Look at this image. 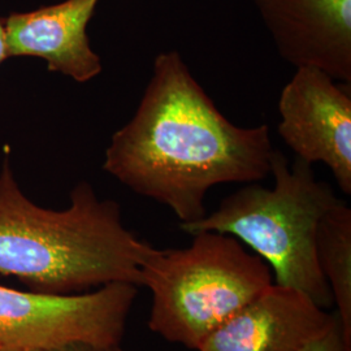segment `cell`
Masks as SVG:
<instances>
[{"label":"cell","mask_w":351,"mask_h":351,"mask_svg":"<svg viewBox=\"0 0 351 351\" xmlns=\"http://www.w3.org/2000/svg\"><path fill=\"white\" fill-rule=\"evenodd\" d=\"M99 0H63L36 11L11 13L4 20L10 58H39L50 72L85 84L101 75L88 25Z\"/></svg>","instance_id":"9"},{"label":"cell","mask_w":351,"mask_h":351,"mask_svg":"<svg viewBox=\"0 0 351 351\" xmlns=\"http://www.w3.org/2000/svg\"><path fill=\"white\" fill-rule=\"evenodd\" d=\"M302 351H351L343 339L337 315L335 314V319L326 330L308 342Z\"/></svg>","instance_id":"11"},{"label":"cell","mask_w":351,"mask_h":351,"mask_svg":"<svg viewBox=\"0 0 351 351\" xmlns=\"http://www.w3.org/2000/svg\"><path fill=\"white\" fill-rule=\"evenodd\" d=\"M138 287L110 284L78 294L0 285V343L39 351L72 342L121 345Z\"/></svg>","instance_id":"5"},{"label":"cell","mask_w":351,"mask_h":351,"mask_svg":"<svg viewBox=\"0 0 351 351\" xmlns=\"http://www.w3.org/2000/svg\"><path fill=\"white\" fill-rule=\"evenodd\" d=\"M267 125L233 124L177 51L156 55L136 113L106 150L103 169L141 197L163 204L181 224L206 213L224 184L261 182L271 173Z\"/></svg>","instance_id":"1"},{"label":"cell","mask_w":351,"mask_h":351,"mask_svg":"<svg viewBox=\"0 0 351 351\" xmlns=\"http://www.w3.org/2000/svg\"><path fill=\"white\" fill-rule=\"evenodd\" d=\"M0 351H17V350H13V349H10V348H7V346H4V345H1V343H0Z\"/></svg>","instance_id":"14"},{"label":"cell","mask_w":351,"mask_h":351,"mask_svg":"<svg viewBox=\"0 0 351 351\" xmlns=\"http://www.w3.org/2000/svg\"><path fill=\"white\" fill-rule=\"evenodd\" d=\"M274 188L245 184L198 221L181 224L188 234L217 232L232 236L263 259L274 284L295 289L323 307L333 306L332 295L316 258L319 223L339 198L332 186L317 180L313 165L274 151Z\"/></svg>","instance_id":"3"},{"label":"cell","mask_w":351,"mask_h":351,"mask_svg":"<svg viewBox=\"0 0 351 351\" xmlns=\"http://www.w3.org/2000/svg\"><path fill=\"white\" fill-rule=\"evenodd\" d=\"M8 58H10V52H8V45H7V37H5L4 20L0 19V65Z\"/></svg>","instance_id":"13"},{"label":"cell","mask_w":351,"mask_h":351,"mask_svg":"<svg viewBox=\"0 0 351 351\" xmlns=\"http://www.w3.org/2000/svg\"><path fill=\"white\" fill-rule=\"evenodd\" d=\"M335 314L295 289L272 284L215 329L197 351H302Z\"/></svg>","instance_id":"8"},{"label":"cell","mask_w":351,"mask_h":351,"mask_svg":"<svg viewBox=\"0 0 351 351\" xmlns=\"http://www.w3.org/2000/svg\"><path fill=\"white\" fill-rule=\"evenodd\" d=\"M155 247L123 223L119 203L80 182L64 210H47L19 188L11 164L0 171V275L47 294H78L110 284L142 288Z\"/></svg>","instance_id":"2"},{"label":"cell","mask_w":351,"mask_h":351,"mask_svg":"<svg viewBox=\"0 0 351 351\" xmlns=\"http://www.w3.org/2000/svg\"><path fill=\"white\" fill-rule=\"evenodd\" d=\"M277 52L351 85V0H254Z\"/></svg>","instance_id":"7"},{"label":"cell","mask_w":351,"mask_h":351,"mask_svg":"<svg viewBox=\"0 0 351 351\" xmlns=\"http://www.w3.org/2000/svg\"><path fill=\"white\" fill-rule=\"evenodd\" d=\"M316 258L351 349V208L341 199L319 223Z\"/></svg>","instance_id":"10"},{"label":"cell","mask_w":351,"mask_h":351,"mask_svg":"<svg viewBox=\"0 0 351 351\" xmlns=\"http://www.w3.org/2000/svg\"><path fill=\"white\" fill-rule=\"evenodd\" d=\"M180 249H156L142 268L151 291L149 328L198 350L202 342L274 284L269 267L239 239L198 232Z\"/></svg>","instance_id":"4"},{"label":"cell","mask_w":351,"mask_h":351,"mask_svg":"<svg viewBox=\"0 0 351 351\" xmlns=\"http://www.w3.org/2000/svg\"><path fill=\"white\" fill-rule=\"evenodd\" d=\"M39 351H124L121 345H94L86 342H72L63 346Z\"/></svg>","instance_id":"12"},{"label":"cell","mask_w":351,"mask_h":351,"mask_svg":"<svg viewBox=\"0 0 351 351\" xmlns=\"http://www.w3.org/2000/svg\"><path fill=\"white\" fill-rule=\"evenodd\" d=\"M351 85L316 68H295L278 98L277 132L295 158L324 164L351 194Z\"/></svg>","instance_id":"6"}]
</instances>
